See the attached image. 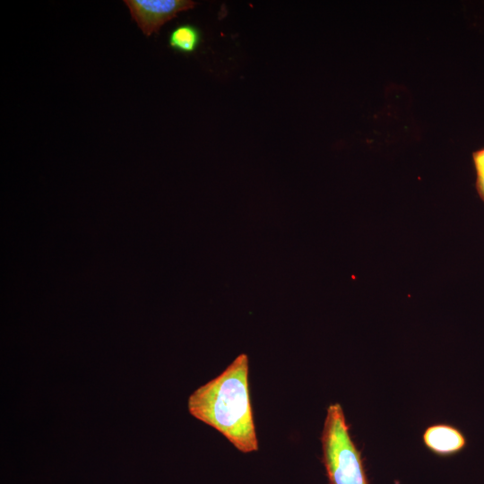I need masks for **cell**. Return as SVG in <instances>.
<instances>
[{
    "instance_id": "6da1fadb",
    "label": "cell",
    "mask_w": 484,
    "mask_h": 484,
    "mask_svg": "<svg viewBox=\"0 0 484 484\" xmlns=\"http://www.w3.org/2000/svg\"><path fill=\"white\" fill-rule=\"evenodd\" d=\"M248 357L239 354L188 398L189 413L222 434L238 451L258 450L248 381Z\"/></svg>"
},
{
    "instance_id": "7a4b0ae2",
    "label": "cell",
    "mask_w": 484,
    "mask_h": 484,
    "mask_svg": "<svg viewBox=\"0 0 484 484\" xmlns=\"http://www.w3.org/2000/svg\"><path fill=\"white\" fill-rule=\"evenodd\" d=\"M321 444L329 484H369L361 452L350 436L343 409L338 402L326 410Z\"/></svg>"
},
{
    "instance_id": "3957f363",
    "label": "cell",
    "mask_w": 484,
    "mask_h": 484,
    "mask_svg": "<svg viewBox=\"0 0 484 484\" xmlns=\"http://www.w3.org/2000/svg\"><path fill=\"white\" fill-rule=\"evenodd\" d=\"M124 3L130 11L132 20L147 37L159 32L160 27L178 13L196 5L191 0H125Z\"/></svg>"
},
{
    "instance_id": "277c9868",
    "label": "cell",
    "mask_w": 484,
    "mask_h": 484,
    "mask_svg": "<svg viewBox=\"0 0 484 484\" xmlns=\"http://www.w3.org/2000/svg\"><path fill=\"white\" fill-rule=\"evenodd\" d=\"M422 441L428 450L441 457L457 454L467 446L465 435L458 428L447 423L427 427Z\"/></svg>"
},
{
    "instance_id": "5b68a950",
    "label": "cell",
    "mask_w": 484,
    "mask_h": 484,
    "mask_svg": "<svg viewBox=\"0 0 484 484\" xmlns=\"http://www.w3.org/2000/svg\"><path fill=\"white\" fill-rule=\"evenodd\" d=\"M200 43V32L193 25L183 24L174 29L169 35V46L182 53L194 52Z\"/></svg>"
},
{
    "instance_id": "8992f818",
    "label": "cell",
    "mask_w": 484,
    "mask_h": 484,
    "mask_svg": "<svg viewBox=\"0 0 484 484\" xmlns=\"http://www.w3.org/2000/svg\"><path fill=\"white\" fill-rule=\"evenodd\" d=\"M472 161L476 171L475 187L480 198L484 202V147L472 152Z\"/></svg>"
}]
</instances>
